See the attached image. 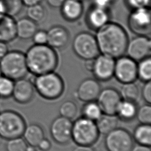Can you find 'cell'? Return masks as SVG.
I'll return each instance as SVG.
<instances>
[{
  "mask_svg": "<svg viewBox=\"0 0 151 151\" xmlns=\"http://www.w3.org/2000/svg\"><path fill=\"white\" fill-rule=\"evenodd\" d=\"M27 17L36 23L42 22L46 17V10L40 3L28 6Z\"/></svg>",
  "mask_w": 151,
  "mask_h": 151,
  "instance_id": "30",
  "label": "cell"
},
{
  "mask_svg": "<svg viewBox=\"0 0 151 151\" xmlns=\"http://www.w3.org/2000/svg\"><path fill=\"white\" fill-rule=\"evenodd\" d=\"M95 122L100 134L106 135L118 127L119 119L116 115L103 113Z\"/></svg>",
  "mask_w": 151,
  "mask_h": 151,
  "instance_id": "24",
  "label": "cell"
},
{
  "mask_svg": "<svg viewBox=\"0 0 151 151\" xmlns=\"http://www.w3.org/2000/svg\"><path fill=\"white\" fill-rule=\"evenodd\" d=\"M78 106L73 100H66L59 107V113L61 116L72 120L77 116Z\"/></svg>",
  "mask_w": 151,
  "mask_h": 151,
  "instance_id": "31",
  "label": "cell"
},
{
  "mask_svg": "<svg viewBox=\"0 0 151 151\" xmlns=\"http://www.w3.org/2000/svg\"><path fill=\"white\" fill-rule=\"evenodd\" d=\"M9 51L8 44L2 41H0V60Z\"/></svg>",
  "mask_w": 151,
  "mask_h": 151,
  "instance_id": "42",
  "label": "cell"
},
{
  "mask_svg": "<svg viewBox=\"0 0 151 151\" xmlns=\"http://www.w3.org/2000/svg\"><path fill=\"white\" fill-rule=\"evenodd\" d=\"M137 108L136 102L122 100L117 107L116 116L119 120L124 122L132 121L136 118Z\"/></svg>",
  "mask_w": 151,
  "mask_h": 151,
  "instance_id": "23",
  "label": "cell"
},
{
  "mask_svg": "<svg viewBox=\"0 0 151 151\" xmlns=\"http://www.w3.org/2000/svg\"><path fill=\"white\" fill-rule=\"evenodd\" d=\"M137 78L143 82L150 81L151 78V58L150 57L139 61L137 65Z\"/></svg>",
  "mask_w": 151,
  "mask_h": 151,
  "instance_id": "28",
  "label": "cell"
},
{
  "mask_svg": "<svg viewBox=\"0 0 151 151\" xmlns=\"http://www.w3.org/2000/svg\"><path fill=\"white\" fill-rule=\"evenodd\" d=\"M122 100L119 91L113 87L101 90L96 101L103 113L116 115L117 107Z\"/></svg>",
  "mask_w": 151,
  "mask_h": 151,
  "instance_id": "13",
  "label": "cell"
},
{
  "mask_svg": "<svg viewBox=\"0 0 151 151\" xmlns=\"http://www.w3.org/2000/svg\"><path fill=\"white\" fill-rule=\"evenodd\" d=\"M26 151H36L35 147L31 146V145H27Z\"/></svg>",
  "mask_w": 151,
  "mask_h": 151,
  "instance_id": "46",
  "label": "cell"
},
{
  "mask_svg": "<svg viewBox=\"0 0 151 151\" xmlns=\"http://www.w3.org/2000/svg\"><path fill=\"white\" fill-rule=\"evenodd\" d=\"M133 140L137 144L150 146L151 126L147 124H140L137 126L132 134Z\"/></svg>",
  "mask_w": 151,
  "mask_h": 151,
  "instance_id": "25",
  "label": "cell"
},
{
  "mask_svg": "<svg viewBox=\"0 0 151 151\" xmlns=\"http://www.w3.org/2000/svg\"><path fill=\"white\" fill-rule=\"evenodd\" d=\"M44 136V131L40 124L31 123L26 126L22 137L28 145L36 147Z\"/></svg>",
  "mask_w": 151,
  "mask_h": 151,
  "instance_id": "22",
  "label": "cell"
},
{
  "mask_svg": "<svg viewBox=\"0 0 151 151\" xmlns=\"http://www.w3.org/2000/svg\"><path fill=\"white\" fill-rule=\"evenodd\" d=\"M136 118L140 124L151 123V106L150 104H145L137 108Z\"/></svg>",
  "mask_w": 151,
  "mask_h": 151,
  "instance_id": "33",
  "label": "cell"
},
{
  "mask_svg": "<svg viewBox=\"0 0 151 151\" xmlns=\"http://www.w3.org/2000/svg\"><path fill=\"white\" fill-rule=\"evenodd\" d=\"M34 44H47V31L42 29L37 30L32 37Z\"/></svg>",
  "mask_w": 151,
  "mask_h": 151,
  "instance_id": "36",
  "label": "cell"
},
{
  "mask_svg": "<svg viewBox=\"0 0 151 151\" xmlns=\"http://www.w3.org/2000/svg\"><path fill=\"white\" fill-rule=\"evenodd\" d=\"M126 5L132 9L150 6V0H124Z\"/></svg>",
  "mask_w": 151,
  "mask_h": 151,
  "instance_id": "35",
  "label": "cell"
},
{
  "mask_svg": "<svg viewBox=\"0 0 151 151\" xmlns=\"http://www.w3.org/2000/svg\"><path fill=\"white\" fill-rule=\"evenodd\" d=\"M110 2H111V4H114V3H115L117 0H110Z\"/></svg>",
  "mask_w": 151,
  "mask_h": 151,
  "instance_id": "48",
  "label": "cell"
},
{
  "mask_svg": "<svg viewBox=\"0 0 151 151\" xmlns=\"http://www.w3.org/2000/svg\"><path fill=\"white\" fill-rule=\"evenodd\" d=\"M35 90L44 99L54 100L60 98L64 90L62 78L54 71L35 76L32 81Z\"/></svg>",
  "mask_w": 151,
  "mask_h": 151,
  "instance_id": "3",
  "label": "cell"
},
{
  "mask_svg": "<svg viewBox=\"0 0 151 151\" xmlns=\"http://www.w3.org/2000/svg\"><path fill=\"white\" fill-rule=\"evenodd\" d=\"M27 126L23 116L12 110L0 111V137L9 140L22 137Z\"/></svg>",
  "mask_w": 151,
  "mask_h": 151,
  "instance_id": "6",
  "label": "cell"
},
{
  "mask_svg": "<svg viewBox=\"0 0 151 151\" xmlns=\"http://www.w3.org/2000/svg\"><path fill=\"white\" fill-rule=\"evenodd\" d=\"M101 90L100 84L97 80L94 78H87L78 84L75 96L84 103L96 101Z\"/></svg>",
  "mask_w": 151,
  "mask_h": 151,
  "instance_id": "15",
  "label": "cell"
},
{
  "mask_svg": "<svg viewBox=\"0 0 151 151\" xmlns=\"http://www.w3.org/2000/svg\"><path fill=\"white\" fill-rule=\"evenodd\" d=\"M47 44L54 49L65 47L69 42L70 35L68 30L61 25H54L47 31Z\"/></svg>",
  "mask_w": 151,
  "mask_h": 151,
  "instance_id": "17",
  "label": "cell"
},
{
  "mask_svg": "<svg viewBox=\"0 0 151 151\" xmlns=\"http://www.w3.org/2000/svg\"><path fill=\"white\" fill-rule=\"evenodd\" d=\"M82 116L90 120L96 122L103 114V112L96 101L84 103L81 109Z\"/></svg>",
  "mask_w": 151,
  "mask_h": 151,
  "instance_id": "27",
  "label": "cell"
},
{
  "mask_svg": "<svg viewBox=\"0 0 151 151\" xmlns=\"http://www.w3.org/2000/svg\"><path fill=\"white\" fill-rule=\"evenodd\" d=\"M130 151H151L150 146L137 144L133 145Z\"/></svg>",
  "mask_w": 151,
  "mask_h": 151,
  "instance_id": "41",
  "label": "cell"
},
{
  "mask_svg": "<svg viewBox=\"0 0 151 151\" xmlns=\"http://www.w3.org/2000/svg\"><path fill=\"white\" fill-rule=\"evenodd\" d=\"M48 5L53 8H60L65 0H45Z\"/></svg>",
  "mask_w": 151,
  "mask_h": 151,
  "instance_id": "40",
  "label": "cell"
},
{
  "mask_svg": "<svg viewBox=\"0 0 151 151\" xmlns=\"http://www.w3.org/2000/svg\"><path fill=\"white\" fill-rule=\"evenodd\" d=\"M73 122L71 120L58 116L51 123L50 133L52 140L57 144L65 145L71 140Z\"/></svg>",
  "mask_w": 151,
  "mask_h": 151,
  "instance_id": "11",
  "label": "cell"
},
{
  "mask_svg": "<svg viewBox=\"0 0 151 151\" xmlns=\"http://www.w3.org/2000/svg\"><path fill=\"white\" fill-rule=\"evenodd\" d=\"M24 5L27 6H29L34 4L40 3L42 0H22Z\"/></svg>",
  "mask_w": 151,
  "mask_h": 151,
  "instance_id": "45",
  "label": "cell"
},
{
  "mask_svg": "<svg viewBox=\"0 0 151 151\" xmlns=\"http://www.w3.org/2000/svg\"><path fill=\"white\" fill-rule=\"evenodd\" d=\"M37 24L28 17L21 18L16 21L17 37L27 40L32 38L37 31Z\"/></svg>",
  "mask_w": 151,
  "mask_h": 151,
  "instance_id": "21",
  "label": "cell"
},
{
  "mask_svg": "<svg viewBox=\"0 0 151 151\" xmlns=\"http://www.w3.org/2000/svg\"><path fill=\"white\" fill-rule=\"evenodd\" d=\"M4 7L2 2V0H0V15L4 14Z\"/></svg>",
  "mask_w": 151,
  "mask_h": 151,
  "instance_id": "47",
  "label": "cell"
},
{
  "mask_svg": "<svg viewBox=\"0 0 151 151\" xmlns=\"http://www.w3.org/2000/svg\"><path fill=\"white\" fill-rule=\"evenodd\" d=\"M141 96L147 104L151 103V82L150 81L145 82L140 91Z\"/></svg>",
  "mask_w": 151,
  "mask_h": 151,
  "instance_id": "37",
  "label": "cell"
},
{
  "mask_svg": "<svg viewBox=\"0 0 151 151\" xmlns=\"http://www.w3.org/2000/svg\"><path fill=\"white\" fill-rule=\"evenodd\" d=\"M37 147L41 151H48L51 147V143L48 139L44 137L40 142Z\"/></svg>",
  "mask_w": 151,
  "mask_h": 151,
  "instance_id": "38",
  "label": "cell"
},
{
  "mask_svg": "<svg viewBox=\"0 0 151 151\" xmlns=\"http://www.w3.org/2000/svg\"><path fill=\"white\" fill-rule=\"evenodd\" d=\"M0 68L2 75L14 81L25 78L28 73L25 54L9 50L0 60Z\"/></svg>",
  "mask_w": 151,
  "mask_h": 151,
  "instance_id": "4",
  "label": "cell"
},
{
  "mask_svg": "<svg viewBox=\"0 0 151 151\" xmlns=\"http://www.w3.org/2000/svg\"><path fill=\"white\" fill-rule=\"evenodd\" d=\"M94 59L85 60L84 67L87 70L92 72V70L93 68V65H94Z\"/></svg>",
  "mask_w": 151,
  "mask_h": 151,
  "instance_id": "44",
  "label": "cell"
},
{
  "mask_svg": "<svg viewBox=\"0 0 151 151\" xmlns=\"http://www.w3.org/2000/svg\"><path fill=\"white\" fill-rule=\"evenodd\" d=\"M151 52L150 39L145 35H137L128 41L126 53L135 61H139L150 57Z\"/></svg>",
  "mask_w": 151,
  "mask_h": 151,
  "instance_id": "12",
  "label": "cell"
},
{
  "mask_svg": "<svg viewBox=\"0 0 151 151\" xmlns=\"http://www.w3.org/2000/svg\"><path fill=\"white\" fill-rule=\"evenodd\" d=\"M73 50L77 56L85 60L94 59L100 54L94 35L88 32H80L74 38Z\"/></svg>",
  "mask_w": 151,
  "mask_h": 151,
  "instance_id": "7",
  "label": "cell"
},
{
  "mask_svg": "<svg viewBox=\"0 0 151 151\" xmlns=\"http://www.w3.org/2000/svg\"><path fill=\"white\" fill-rule=\"evenodd\" d=\"M4 14L12 17L19 15L24 4L22 0H2Z\"/></svg>",
  "mask_w": 151,
  "mask_h": 151,
  "instance_id": "29",
  "label": "cell"
},
{
  "mask_svg": "<svg viewBox=\"0 0 151 151\" xmlns=\"http://www.w3.org/2000/svg\"><path fill=\"white\" fill-rule=\"evenodd\" d=\"M96 122L83 116L73 122L71 140L77 145L92 146L99 139Z\"/></svg>",
  "mask_w": 151,
  "mask_h": 151,
  "instance_id": "5",
  "label": "cell"
},
{
  "mask_svg": "<svg viewBox=\"0 0 151 151\" xmlns=\"http://www.w3.org/2000/svg\"><path fill=\"white\" fill-rule=\"evenodd\" d=\"M35 88L32 81L25 77L14 81L11 97L17 103L25 104L32 100Z\"/></svg>",
  "mask_w": 151,
  "mask_h": 151,
  "instance_id": "16",
  "label": "cell"
},
{
  "mask_svg": "<svg viewBox=\"0 0 151 151\" xmlns=\"http://www.w3.org/2000/svg\"><path fill=\"white\" fill-rule=\"evenodd\" d=\"M27 145L22 137H18L7 140L5 150L6 151H26Z\"/></svg>",
  "mask_w": 151,
  "mask_h": 151,
  "instance_id": "34",
  "label": "cell"
},
{
  "mask_svg": "<svg viewBox=\"0 0 151 151\" xmlns=\"http://www.w3.org/2000/svg\"><path fill=\"white\" fill-rule=\"evenodd\" d=\"M110 19V12L108 9H103L92 6L87 11L86 22L89 28L97 30L107 22Z\"/></svg>",
  "mask_w": 151,
  "mask_h": 151,
  "instance_id": "18",
  "label": "cell"
},
{
  "mask_svg": "<svg viewBox=\"0 0 151 151\" xmlns=\"http://www.w3.org/2000/svg\"><path fill=\"white\" fill-rule=\"evenodd\" d=\"M72 151H95L94 149L90 146L77 145Z\"/></svg>",
  "mask_w": 151,
  "mask_h": 151,
  "instance_id": "43",
  "label": "cell"
},
{
  "mask_svg": "<svg viewBox=\"0 0 151 151\" xmlns=\"http://www.w3.org/2000/svg\"><path fill=\"white\" fill-rule=\"evenodd\" d=\"M28 72L40 76L52 72L58 65V55L54 48L47 44H34L25 54Z\"/></svg>",
  "mask_w": 151,
  "mask_h": 151,
  "instance_id": "2",
  "label": "cell"
},
{
  "mask_svg": "<svg viewBox=\"0 0 151 151\" xmlns=\"http://www.w3.org/2000/svg\"><path fill=\"white\" fill-rule=\"evenodd\" d=\"M115 60L110 57L99 54L94 60L92 73L98 81H106L114 76Z\"/></svg>",
  "mask_w": 151,
  "mask_h": 151,
  "instance_id": "14",
  "label": "cell"
},
{
  "mask_svg": "<svg viewBox=\"0 0 151 151\" xmlns=\"http://www.w3.org/2000/svg\"><path fill=\"white\" fill-rule=\"evenodd\" d=\"M2 76V73H1V68H0V77Z\"/></svg>",
  "mask_w": 151,
  "mask_h": 151,
  "instance_id": "50",
  "label": "cell"
},
{
  "mask_svg": "<svg viewBox=\"0 0 151 151\" xmlns=\"http://www.w3.org/2000/svg\"><path fill=\"white\" fill-rule=\"evenodd\" d=\"M120 94L122 100L137 102L140 98V91L134 82L123 84Z\"/></svg>",
  "mask_w": 151,
  "mask_h": 151,
  "instance_id": "26",
  "label": "cell"
},
{
  "mask_svg": "<svg viewBox=\"0 0 151 151\" xmlns=\"http://www.w3.org/2000/svg\"><path fill=\"white\" fill-rule=\"evenodd\" d=\"M17 38L16 21L5 14L0 15V41L8 43Z\"/></svg>",
  "mask_w": 151,
  "mask_h": 151,
  "instance_id": "19",
  "label": "cell"
},
{
  "mask_svg": "<svg viewBox=\"0 0 151 151\" xmlns=\"http://www.w3.org/2000/svg\"><path fill=\"white\" fill-rule=\"evenodd\" d=\"M60 8L63 17L69 22L78 19L83 12L82 2L78 0H65Z\"/></svg>",
  "mask_w": 151,
  "mask_h": 151,
  "instance_id": "20",
  "label": "cell"
},
{
  "mask_svg": "<svg viewBox=\"0 0 151 151\" xmlns=\"http://www.w3.org/2000/svg\"><path fill=\"white\" fill-rule=\"evenodd\" d=\"M95 37L101 54L115 59L126 53L128 35L120 25L109 21L96 30Z\"/></svg>",
  "mask_w": 151,
  "mask_h": 151,
  "instance_id": "1",
  "label": "cell"
},
{
  "mask_svg": "<svg viewBox=\"0 0 151 151\" xmlns=\"http://www.w3.org/2000/svg\"><path fill=\"white\" fill-rule=\"evenodd\" d=\"M79 1H81V2H83V1H87V0H78Z\"/></svg>",
  "mask_w": 151,
  "mask_h": 151,
  "instance_id": "49",
  "label": "cell"
},
{
  "mask_svg": "<svg viewBox=\"0 0 151 151\" xmlns=\"http://www.w3.org/2000/svg\"><path fill=\"white\" fill-rule=\"evenodd\" d=\"M130 30L137 35L147 36L151 31L150 7L132 9L127 18Z\"/></svg>",
  "mask_w": 151,
  "mask_h": 151,
  "instance_id": "8",
  "label": "cell"
},
{
  "mask_svg": "<svg viewBox=\"0 0 151 151\" xmlns=\"http://www.w3.org/2000/svg\"><path fill=\"white\" fill-rule=\"evenodd\" d=\"M137 62L128 56H121L115 60L114 76L122 84L134 82L137 78Z\"/></svg>",
  "mask_w": 151,
  "mask_h": 151,
  "instance_id": "10",
  "label": "cell"
},
{
  "mask_svg": "<svg viewBox=\"0 0 151 151\" xmlns=\"http://www.w3.org/2000/svg\"><path fill=\"white\" fill-rule=\"evenodd\" d=\"M14 81L3 75L0 77V98L8 99L12 96Z\"/></svg>",
  "mask_w": 151,
  "mask_h": 151,
  "instance_id": "32",
  "label": "cell"
},
{
  "mask_svg": "<svg viewBox=\"0 0 151 151\" xmlns=\"http://www.w3.org/2000/svg\"><path fill=\"white\" fill-rule=\"evenodd\" d=\"M111 4H112L110 0H93V5L99 8L109 9Z\"/></svg>",
  "mask_w": 151,
  "mask_h": 151,
  "instance_id": "39",
  "label": "cell"
},
{
  "mask_svg": "<svg viewBox=\"0 0 151 151\" xmlns=\"http://www.w3.org/2000/svg\"><path fill=\"white\" fill-rule=\"evenodd\" d=\"M132 134L126 129L117 127L107 134L104 145L107 151H130L133 146Z\"/></svg>",
  "mask_w": 151,
  "mask_h": 151,
  "instance_id": "9",
  "label": "cell"
}]
</instances>
